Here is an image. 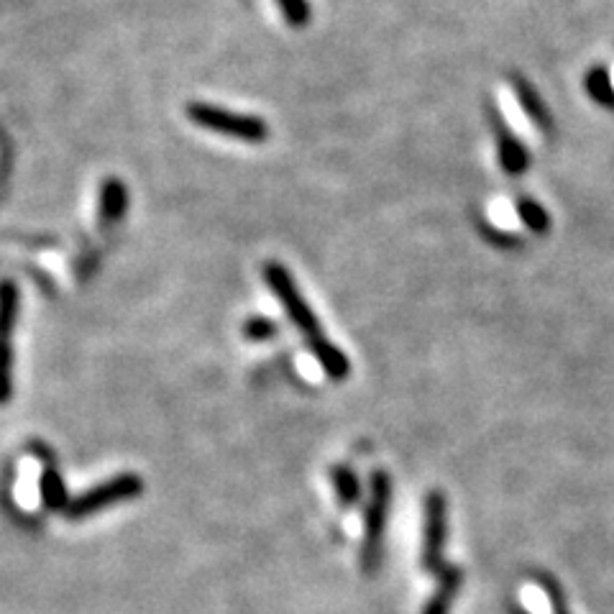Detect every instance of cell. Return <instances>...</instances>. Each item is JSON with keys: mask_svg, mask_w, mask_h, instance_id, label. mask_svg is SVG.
<instances>
[{"mask_svg": "<svg viewBox=\"0 0 614 614\" xmlns=\"http://www.w3.org/2000/svg\"><path fill=\"white\" fill-rule=\"evenodd\" d=\"M389 504H392V479L387 471H374L369 479V502L364 512V543H361V568L374 576L382 561L384 528H387Z\"/></svg>", "mask_w": 614, "mask_h": 614, "instance_id": "1", "label": "cell"}, {"mask_svg": "<svg viewBox=\"0 0 614 614\" xmlns=\"http://www.w3.org/2000/svg\"><path fill=\"white\" fill-rule=\"evenodd\" d=\"M261 274H264V282H267L269 290L274 292V297L279 300V305H282V310L287 313V318L295 323V328L302 333V338L310 343V348L318 346L320 341H325L323 331H320V320L315 318V313L310 310L307 300L302 297L300 287H297L290 269L282 267L279 261H269V264H264V272Z\"/></svg>", "mask_w": 614, "mask_h": 614, "instance_id": "2", "label": "cell"}, {"mask_svg": "<svg viewBox=\"0 0 614 614\" xmlns=\"http://www.w3.org/2000/svg\"><path fill=\"white\" fill-rule=\"evenodd\" d=\"M141 494H144V481H141V476L134 474V471H123V474L100 481V484L90 487L87 492H82L80 497L72 499L64 515L70 517V520H87V517L100 515V512L108 510V507L139 499Z\"/></svg>", "mask_w": 614, "mask_h": 614, "instance_id": "3", "label": "cell"}, {"mask_svg": "<svg viewBox=\"0 0 614 614\" xmlns=\"http://www.w3.org/2000/svg\"><path fill=\"white\" fill-rule=\"evenodd\" d=\"M187 118H190L195 126L205 128V131H215V134L231 136V139L249 141V144H259V141L269 139V126L261 121V118L226 111V108L200 103V100L187 105Z\"/></svg>", "mask_w": 614, "mask_h": 614, "instance_id": "4", "label": "cell"}, {"mask_svg": "<svg viewBox=\"0 0 614 614\" xmlns=\"http://www.w3.org/2000/svg\"><path fill=\"white\" fill-rule=\"evenodd\" d=\"M18 287L11 279L0 282V405L13 397V331L18 320Z\"/></svg>", "mask_w": 614, "mask_h": 614, "instance_id": "5", "label": "cell"}, {"mask_svg": "<svg viewBox=\"0 0 614 614\" xmlns=\"http://www.w3.org/2000/svg\"><path fill=\"white\" fill-rule=\"evenodd\" d=\"M443 545H446V497L435 489L425 497L423 551H420V563L428 574H438L443 568Z\"/></svg>", "mask_w": 614, "mask_h": 614, "instance_id": "6", "label": "cell"}, {"mask_svg": "<svg viewBox=\"0 0 614 614\" xmlns=\"http://www.w3.org/2000/svg\"><path fill=\"white\" fill-rule=\"evenodd\" d=\"M494 121V136H497V151H499V164L507 174H522L528 169V151L522 149L520 139L512 134L510 128L504 126L502 118L492 111Z\"/></svg>", "mask_w": 614, "mask_h": 614, "instance_id": "7", "label": "cell"}, {"mask_svg": "<svg viewBox=\"0 0 614 614\" xmlns=\"http://www.w3.org/2000/svg\"><path fill=\"white\" fill-rule=\"evenodd\" d=\"M461 581H464V571L458 566H443L438 571V586H435V594L425 602L423 614H448L451 612L453 602H456V594L461 589Z\"/></svg>", "mask_w": 614, "mask_h": 614, "instance_id": "8", "label": "cell"}, {"mask_svg": "<svg viewBox=\"0 0 614 614\" xmlns=\"http://www.w3.org/2000/svg\"><path fill=\"white\" fill-rule=\"evenodd\" d=\"M128 210V190L121 180L111 177L100 185V197H98V215L100 223L105 226H113L126 215Z\"/></svg>", "mask_w": 614, "mask_h": 614, "instance_id": "9", "label": "cell"}, {"mask_svg": "<svg viewBox=\"0 0 614 614\" xmlns=\"http://www.w3.org/2000/svg\"><path fill=\"white\" fill-rule=\"evenodd\" d=\"M39 494H41V504H44L49 512H67V507H70L72 502L62 474H59L57 469H52V466H47V469L41 471Z\"/></svg>", "mask_w": 614, "mask_h": 614, "instance_id": "10", "label": "cell"}, {"mask_svg": "<svg viewBox=\"0 0 614 614\" xmlns=\"http://www.w3.org/2000/svg\"><path fill=\"white\" fill-rule=\"evenodd\" d=\"M310 351H313V356L318 359L325 377L333 379V382H343V379H348V374H351V361H348V356L343 354L336 343H331L325 338V341H320L318 346H313Z\"/></svg>", "mask_w": 614, "mask_h": 614, "instance_id": "11", "label": "cell"}, {"mask_svg": "<svg viewBox=\"0 0 614 614\" xmlns=\"http://www.w3.org/2000/svg\"><path fill=\"white\" fill-rule=\"evenodd\" d=\"M512 87H515V95L517 100H520L525 116H528L540 131H551V116H548V108H545L543 100H540L538 90H535L533 85H528L522 77H515Z\"/></svg>", "mask_w": 614, "mask_h": 614, "instance_id": "12", "label": "cell"}, {"mask_svg": "<svg viewBox=\"0 0 614 614\" xmlns=\"http://www.w3.org/2000/svg\"><path fill=\"white\" fill-rule=\"evenodd\" d=\"M331 476H333V487H336L338 504L346 507V510L348 507H354L361 497V484L359 476L354 474V469H348V466H333Z\"/></svg>", "mask_w": 614, "mask_h": 614, "instance_id": "13", "label": "cell"}, {"mask_svg": "<svg viewBox=\"0 0 614 614\" xmlns=\"http://www.w3.org/2000/svg\"><path fill=\"white\" fill-rule=\"evenodd\" d=\"M586 93L597 100V103L614 108V82L607 70H591L589 75H586Z\"/></svg>", "mask_w": 614, "mask_h": 614, "instance_id": "14", "label": "cell"}, {"mask_svg": "<svg viewBox=\"0 0 614 614\" xmlns=\"http://www.w3.org/2000/svg\"><path fill=\"white\" fill-rule=\"evenodd\" d=\"M517 215H520L522 223L533 233H545L548 226H551V218H548V213L543 210V205H538L535 200H528V197H522L520 203H517Z\"/></svg>", "mask_w": 614, "mask_h": 614, "instance_id": "15", "label": "cell"}, {"mask_svg": "<svg viewBox=\"0 0 614 614\" xmlns=\"http://www.w3.org/2000/svg\"><path fill=\"white\" fill-rule=\"evenodd\" d=\"M277 331V323H274L272 318H264V315H254V318H249L244 323V336L254 343L272 341V338L277 336Z\"/></svg>", "mask_w": 614, "mask_h": 614, "instance_id": "16", "label": "cell"}, {"mask_svg": "<svg viewBox=\"0 0 614 614\" xmlns=\"http://www.w3.org/2000/svg\"><path fill=\"white\" fill-rule=\"evenodd\" d=\"M279 3V11H282V16L287 18V24L290 26H307V21H310V6H307V0H277Z\"/></svg>", "mask_w": 614, "mask_h": 614, "instance_id": "17", "label": "cell"}, {"mask_svg": "<svg viewBox=\"0 0 614 614\" xmlns=\"http://www.w3.org/2000/svg\"><path fill=\"white\" fill-rule=\"evenodd\" d=\"M538 581H540V586L545 589V594H548V599H551L553 612H556V614L566 612V597H563V591H561V586H558V581H553L551 576H545V574H538Z\"/></svg>", "mask_w": 614, "mask_h": 614, "instance_id": "18", "label": "cell"}, {"mask_svg": "<svg viewBox=\"0 0 614 614\" xmlns=\"http://www.w3.org/2000/svg\"><path fill=\"white\" fill-rule=\"evenodd\" d=\"M563 614H568V612H563Z\"/></svg>", "mask_w": 614, "mask_h": 614, "instance_id": "19", "label": "cell"}]
</instances>
